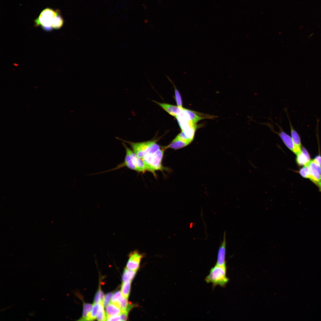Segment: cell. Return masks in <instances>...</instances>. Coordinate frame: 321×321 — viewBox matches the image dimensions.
Listing matches in <instances>:
<instances>
[{
  "instance_id": "1",
  "label": "cell",
  "mask_w": 321,
  "mask_h": 321,
  "mask_svg": "<svg viewBox=\"0 0 321 321\" xmlns=\"http://www.w3.org/2000/svg\"><path fill=\"white\" fill-rule=\"evenodd\" d=\"M116 138L130 145L134 153L141 159L147 155L153 153L160 149L159 146L156 143L157 140L133 142L124 140L117 137Z\"/></svg>"
},
{
  "instance_id": "2",
  "label": "cell",
  "mask_w": 321,
  "mask_h": 321,
  "mask_svg": "<svg viewBox=\"0 0 321 321\" xmlns=\"http://www.w3.org/2000/svg\"><path fill=\"white\" fill-rule=\"evenodd\" d=\"M226 274V266L215 264L210 270L209 274L206 276L205 280L207 283H212L213 288L217 285L224 287L229 280Z\"/></svg>"
},
{
  "instance_id": "3",
  "label": "cell",
  "mask_w": 321,
  "mask_h": 321,
  "mask_svg": "<svg viewBox=\"0 0 321 321\" xmlns=\"http://www.w3.org/2000/svg\"><path fill=\"white\" fill-rule=\"evenodd\" d=\"M163 154V151L160 149L153 153L147 155L142 159L147 171L151 172L154 176H155V171H162L163 169L162 162Z\"/></svg>"
},
{
  "instance_id": "4",
  "label": "cell",
  "mask_w": 321,
  "mask_h": 321,
  "mask_svg": "<svg viewBox=\"0 0 321 321\" xmlns=\"http://www.w3.org/2000/svg\"><path fill=\"white\" fill-rule=\"evenodd\" d=\"M60 13L59 11H56L47 8L43 10L39 17L34 20L35 26H41L45 31H50L53 29L52 27L54 18Z\"/></svg>"
},
{
  "instance_id": "5",
  "label": "cell",
  "mask_w": 321,
  "mask_h": 321,
  "mask_svg": "<svg viewBox=\"0 0 321 321\" xmlns=\"http://www.w3.org/2000/svg\"><path fill=\"white\" fill-rule=\"evenodd\" d=\"M307 165L303 167L306 178L309 179L317 186L321 192V166L314 159L310 160Z\"/></svg>"
},
{
  "instance_id": "6",
  "label": "cell",
  "mask_w": 321,
  "mask_h": 321,
  "mask_svg": "<svg viewBox=\"0 0 321 321\" xmlns=\"http://www.w3.org/2000/svg\"><path fill=\"white\" fill-rule=\"evenodd\" d=\"M184 120L193 125H196L199 121L205 119L213 118L216 116L205 114L184 108L182 111Z\"/></svg>"
},
{
  "instance_id": "7",
  "label": "cell",
  "mask_w": 321,
  "mask_h": 321,
  "mask_svg": "<svg viewBox=\"0 0 321 321\" xmlns=\"http://www.w3.org/2000/svg\"><path fill=\"white\" fill-rule=\"evenodd\" d=\"M276 124L279 129V130L278 132L275 131L272 128L271 125L268 124L267 125L270 127L272 131L280 137L285 145L297 155L298 153V152L294 145L291 137L284 131L281 126L278 124Z\"/></svg>"
},
{
  "instance_id": "8",
  "label": "cell",
  "mask_w": 321,
  "mask_h": 321,
  "mask_svg": "<svg viewBox=\"0 0 321 321\" xmlns=\"http://www.w3.org/2000/svg\"><path fill=\"white\" fill-rule=\"evenodd\" d=\"M128 257L126 268L129 270L136 271L139 268L143 254L140 253L138 250H135L130 253Z\"/></svg>"
},
{
  "instance_id": "9",
  "label": "cell",
  "mask_w": 321,
  "mask_h": 321,
  "mask_svg": "<svg viewBox=\"0 0 321 321\" xmlns=\"http://www.w3.org/2000/svg\"><path fill=\"white\" fill-rule=\"evenodd\" d=\"M125 149L126 152L129 155L133 163L138 169L139 171L144 173L147 171V168L142 159L139 158L135 153L129 148L124 143H122Z\"/></svg>"
},
{
  "instance_id": "10",
  "label": "cell",
  "mask_w": 321,
  "mask_h": 321,
  "mask_svg": "<svg viewBox=\"0 0 321 321\" xmlns=\"http://www.w3.org/2000/svg\"><path fill=\"white\" fill-rule=\"evenodd\" d=\"M226 232L225 231L222 241L219 247L217 254V258L215 264L224 266H226L225 260L226 255Z\"/></svg>"
},
{
  "instance_id": "11",
  "label": "cell",
  "mask_w": 321,
  "mask_h": 321,
  "mask_svg": "<svg viewBox=\"0 0 321 321\" xmlns=\"http://www.w3.org/2000/svg\"><path fill=\"white\" fill-rule=\"evenodd\" d=\"M153 101L169 114L175 117L176 118L181 113L184 108L182 109L177 106L167 103H161L155 101Z\"/></svg>"
},
{
  "instance_id": "12",
  "label": "cell",
  "mask_w": 321,
  "mask_h": 321,
  "mask_svg": "<svg viewBox=\"0 0 321 321\" xmlns=\"http://www.w3.org/2000/svg\"><path fill=\"white\" fill-rule=\"evenodd\" d=\"M285 110H286L285 112L287 114L290 125L291 137L298 151V153H299L302 151L300 137L298 133L293 128L289 116L288 115L287 109H286Z\"/></svg>"
},
{
  "instance_id": "13",
  "label": "cell",
  "mask_w": 321,
  "mask_h": 321,
  "mask_svg": "<svg viewBox=\"0 0 321 321\" xmlns=\"http://www.w3.org/2000/svg\"><path fill=\"white\" fill-rule=\"evenodd\" d=\"M309 155L305 148H302V151L297 155L296 160L297 164L300 166L307 165L310 160Z\"/></svg>"
},
{
  "instance_id": "14",
  "label": "cell",
  "mask_w": 321,
  "mask_h": 321,
  "mask_svg": "<svg viewBox=\"0 0 321 321\" xmlns=\"http://www.w3.org/2000/svg\"><path fill=\"white\" fill-rule=\"evenodd\" d=\"M120 308L122 312H126L128 313L129 311L133 307L131 304H129L127 298L123 295L114 303Z\"/></svg>"
},
{
  "instance_id": "15",
  "label": "cell",
  "mask_w": 321,
  "mask_h": 321,
  "mask_svg": "<svg viewBox=\"0 0 321 321\" xmlns=\"http://www.w3.org/2000/svg\"><path fill=\"white\" fill-rule=\"evenodd\" d=\"M190 144L188 142L175 138L165 148L177 150L186 147Z\"/></svg>"
},
{
  "instance_id": "16",
  "label": "cell",
  "mask_w": 321,
  "mask_h": 321,
  "mask_svg": "<svg viewBox=\"0 0 321 321\" xmlns=\"http://www.w3.org/2000/svg\"><path fill=\"white\" fill-rule=\"evenodd\" d=\"M106 316H113L120 315L122 313L121 309L118 306L111 303L106 308Z\"/></svg>"
},
{
  "instance_id": "17",
  "label": "cell",
  "mask_w": 321,
  "mask_h": 321,
  "mask_svg": "<svg viewBox=\"0 0 321 321\" xmlns=\"http://www.w3.org/2000/svg\"><path fill=\"white\" fill-rule=\"evenodd\" d=\"M166 76L170 81L172 84L174 88L175 97L177 106L183 109L184 108L182 107V106L181 97L179 91L177 90L174 84L169 76L166 75Z\"/></svg>"
},
{
  "instance_id": "18",
  "label": "cell",
  "mask_w": 321,
  "mask_h": 321,
  "mask_svg": "<svg viewBox=\"0 0 321 321\" xmlns=\"http://www.w3.org/2000/svg\"><path fill=\"white\" fill-rule=\"evenodd\" d=\"M64 20L61 16L59 13L54 18L53 20L52 28L55 29H59L62 26Z\"/></svg>"
},
{
  "instance_id": "19",
  "label": "cell",
  "mask_w": 321,
  "mask_h": 321,
  "mask_svg": "<svg viewBox=\"0 0 321 321\" xmlns=\"http://www.w3.org/2000/svg\"><path fill=\"white\" fill-rule=\"evenodd\" d=\"M131 281H128L123 282L122 283L121 292L123 295L126 298H128L129 296L130 289Z\"/></svg>"
},
{
  "instance_id": "20",
  "label": "cell",
  "mask_w": 321,
  "mask_h": 321,
  "mask_svg": "<svg viewBox=\"0 0 321 321\" xmlns=\"http://www.w3.org/2000/svg\"><path fill=\"white\" fill-rule=\"evenodd\" d=\"M136 271L129 270L127 268H125L122 277L123 282L128 281H131L135 275Z\"/></svg>"
},
{
  "instance_id": "21",
  "label": "cell",
  "mask_w": 321,
  "mask_h": 321,
  "mask_svg": "<svg viewBox=\"0 0 321 321\" xmlns=\"http://www.w3.org/2000/svg\"><path fill=\"white\" fill-rule=\"evenodd\" d=\"M99 308L96 318L98 321L106 320V317L104 309L103 302L99 303Z\"/></svg>"
},
{
  "instance_id": "22",
  "label": "cell",
  "mask_w": 321,
  "mask_h": 321,
  "mask_svg": "<svg viewBox=\"0 0 321 321\" xmlns=\"http://www.w3.org/2000/svg\"><path fill=\"white\" fill-rule=\"evenodd\" d=\"M93 306V305L92 304L89 303L84 304L82 317L80 319L81 320H86L88 315L91 312Z\"/></svg>"
},
{
  "instance_id": "23",
  "label": "cell",
  "mask_w": 321,
  "mask_h": 321,
  "mask_svg": "<svg viewBox=\"0 0 321 321\" xmlns=\"http://www.w3.org/2000/svg\"><path fill=\"white\" fill-rule=\"evenodd\" d=\"M99 303H94L91 312L89 314L86 320H93L95 319L99 308Z\"/></svg>"
},
{
  "instance_id": "24",
  "label": "cell",
  "mask_w": 321,
  "mask_h": 321,
  "mask_svg": "<svg viewBox=\"0 0 321 321\" xmlns=\"http://www.w3.org/2000/svg\"><path fill=\"white\" fill-rule=\"evenodd\" d=\"M104 296L103 292L100 289L95 296L94 303H99L103 302Z\"/></svg>"
},
{
  "instance_id": "25",
  "label": "cell",
  "mask_w": 321,
  "mask_h": 321,
  "mask_svg": "<svg viewBox=\"0 0 321 321\" xmlns=\"http://www.w3.org/2000/svg\"><path fill=\"white\" fill-rule=\"evenodd\" d=\"M113 296V294L110 292L106 294L104 296L103 300V305L104 307H106L111 303V298Z\"/></svg>"
},
{
  "instance_id": "26",
  "label": "cell",
  "mask_w": 321,
  "mask_h": 321,
  "mask_svg": "<svg viewBox=\"0 0 321 321\" xmlns=\"http://www.w3.org/2000/svg\"><path fill=\"white\" fill-rule=\"evenodd\" d=\"M122 295L121 292L120 291H117L116 292L114 295L111 299V303H114L118 300Z\"/></svg>"
},
{
  "instance_id": "27",
  "label": "cell",
  "mask_w": 321,
  "mask_h": 321,
  "mask_svg": "<svg viewBox=\"0 0 321 321\" xmlns=\"http://www.w3.org/2000/svg\"><path fill=\"white\" fill-rule=\"evenodd\" d=\"M106 320L107 321H121L120 315L113 316H106Z\"/></svg>"
},
{
  "instance_id": "28",
  "label": "cell",
  "mask_w": 321,
  "mask_h": 321,
  "mask_svg": "<svg viewBox=\"0 0 321 321\" xmlns=\"http://www.w3.org/2000/svg\"><path fill=\"white\" fill-rule=\"evenodd\" d=\"M128 313L126 312H122L120 315L121 321H125L128 318Z\"/></svg>"
},
{
  "instance_id": "29",
  "label": "cell",
  "mask_w": 321,
  "mask_h": 321,
  "mask_svg": "<svg viewBox=\"0 0 321 321\" xmlns=\"http://www.w3.org/2000/svg\"><path fill=\"white\" fill-rule=\"evenodd\" d=\"M314 160L321 166V156L318 155L314 159Z\"/></svg>"
}]
</instances>
